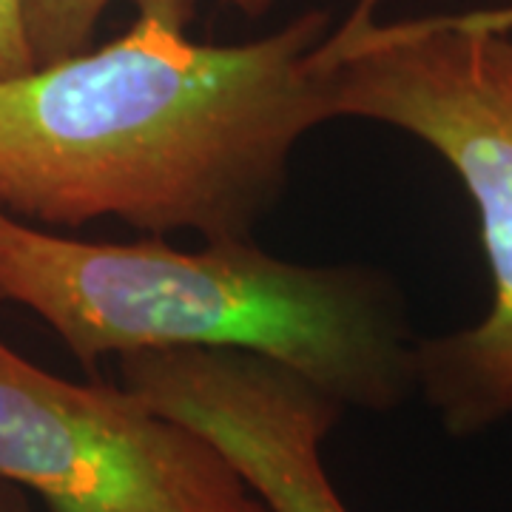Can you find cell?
Segmentation results:
<instances>
[{"mask_svg":"<svg viewBox=\"0 0 512 512\" xmlns=\"http://www.w3.org/2000/svg\"><path fill=\"white\" fill-rule=\"evenodd\" d=\"M100 49L0 80V208L77 228L251 239L299 137L333 120L330 23L305 12L237 46L185 35L191 0H134Z\"/></svg>","mask_w":512,"mask_h":512,"instance_id":"1","label":"cell"},{"mask_svg":"<svg viewBox=\"0 0 512 512\" xmlns=\"http://www.w3.org/2000/svg\"><path fill=\"white\" fill-rule=\"evenodd\" d=\"M0 299L35 311L94 370L140 350H245L336 402L393 410L416 387V345L393 288L359 265H296L251 239L180 251L37 231L0 208Z\"/></svg>","mask_w":512,"mask_h":512,"instance_id":"2","label":"cell"},{"mask_svg":"<svg viewBox=\"0 0 512 512\" xmlns=\"http://www.w3.org/2000/svg\"><path fill=\"white\" fill-rule=\"evenodd\" d=\"M336 117L402 128L473 197L493 302L473 328L416 345V387L453 436L512 416V40L447 15L382 23L359 0L325 37Z\"/></svg>","mask_w":512,"mask_h":512,"instance_id":"3","label":"cell"},{"mask_svg":"<svg viewBox=\"0 0 512 512\" xmlns=\"http://www.w3.org/2000/svg\"><path fill=\"white\" fill-rule=\"evenodd\" d=\"M0 478L52 512H268L200 433L128 387L57 379L3 342Z\"/></svg>","mask_w":512,"mask_h":512,"instance_id":"4","label":"cell"},{"mask_svg":"<svg viewBox=\"0 0 512 512\" xmlns=\"http://www.w3.org/2000/svg\"><path fill=\"white\" fill-rule=\"evenodd\" d=\"M123 387L217 447L268 512H348L322 467L345 404L293 367L245 350L120 356Z\"/></svg>","mask_w":512,"mask_h":512,"instance_id":"5","label":"cell"},{"mask_svg":"<svg viewBox=\"0 0 512 512\" xmlns=\"http://www.w3.org/2000/svg\"><path fill=\"white\" fill-rule=\"evenodd\" d=\"M245 15L268 12L271 0H225ZM111 0H23V29L37 66L92 49L94 29Z\"/></svg>","mask_w":512,"mask_h":512,"instance_id":"6","label":"cell"},{"mask_svg":"<svg viewBox=\"0 0 512 512\" xmlns=\"http://www.w3.org/2000/svg\"><path fill=\"white\" fill-rule=\"evenodd\" d=\"M35 69V57L23 29V0H0V80Z\"/></svg>","mask_w":512,"mask_h":512,"instance_id":"7","label":"cell"},{"mask_svg":"<svg viewBox=\"0 0 512 512\" xmlns=\"http://www.w3.org/2000/svg\"><path fill=\"white\" fill-rule=\"evenodd\" d=\"M478 23L498 29V32H507L512 29V9H495V12H473Z\"/></svg>","mask_w":512,"mask_h":512,"instance_id":"8","label":"cell"},{"mask_svg":"<svg viewBox=\"0 0 512 512\" xmlns=\"http://www.w3.org/2000/svg\"><path fill=\"white\" fill-rule=\"evenodd\" d=\"M18 512H23V510H18Z\"/></svg>","mask_w":512,"mask_h":512,"instance_id":"9","label":"cell"}]
</instances>
